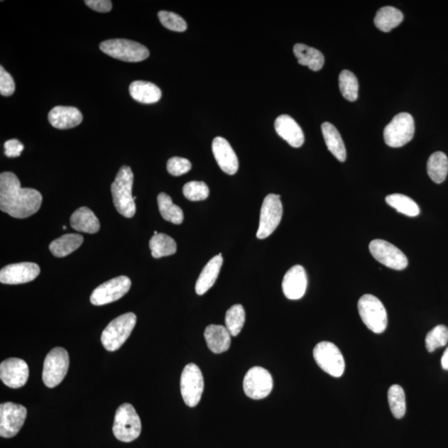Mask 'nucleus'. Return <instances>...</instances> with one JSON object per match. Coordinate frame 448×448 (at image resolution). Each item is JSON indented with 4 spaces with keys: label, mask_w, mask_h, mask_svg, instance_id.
<instances>
[{
    "label": "nucleus",
    "mask_w": 448,
    "mask_h": 448,
    "mask_svg": "<svg viewBox=\"0 0 448 448\" xmlns=\"http://www.w3.org/2000/svg\"><path fill=\"white\" fill-rule=\"evenodd\" d=\"M82 236L76 234H68L61 236L60 238L53 241L49 245V249L53 256L57 258H64L71 254L83 244Z\"/></svg>",
    "instance_id": "nucleus-28"
},
{
    "label": "nucleus",
    "mask_w": 448,
    "mask_h": 448,
    "mask_svg": "<svg viewBox=\"0 0 448 448\" xmlns=\"http://www.w3.org/2000/svg\"><path fill=\"white\" fill-rule=\"evenodd\" d=\"M307 275L301 265H295L288 271L283 280V290L285 297L290 300H299L303 297L307 288Z\"/></svg>",
    "instance_id": "nucleus-18"
},
{
    "label": "nucleus",
    "mask_w": 448,
    "mask_h": 448,
    "mask_svg": "<svg viewBox=\"0 0 448 448\" xmlns=\"http://www.w3.org/2000/svg\"><path fill=\"white\" fill-rule=\"evenodd\" d=\"M69 356L65 349L57 347L47 354L43 364V381L48 388H54L67 376Z\"/></svg>",
    "instance_id": "nucleus-7"
},
{
    "label": "nucleus",
    "mask_w": 448,
    "mask_h": 448,
    "mask_svg": "<svg viewBox=\"0 0 448 448\" xmlns=\"http://www.w3.org/2000/svg\"><path fill=\"white\" fill-rule=\"evenodd\" d=\"M70 223L72 228L78 232L96 234L100 230L99 219L87 207H82L74 212L71 216Z\"/></svg>",
    "instance_id": "nucleus-24"
},
{
    "label": "nucleus",
    "mask_w": 448,
    "mask_h": 448,
    "mask_svg": "<svg viewBox=\"0 0 448 448\" xmlns=\"http://www.w3.org/2000/svg\"><path fill=\"white\" fill-rule=\"evenodd\" d=\"M16 91V83L11 74L4 70L3 66L0 67V93L2 96L9 97Z\"/></svg>",
    "instance_id": "nucleus-41"
},
{
    "label": "nucleus",
    "mask_w": 448,
    "mask_h": 448,
    "mask_svg": "<svg viewBox=\"0 0 448 448\" xmlns=\"http://www.w3.org/2000/svg\"><path fill=\"white\" fill-rule=\"evenodd\" d=\"M29 369L26 361L18 358H9L0 364V378L6 386L18 388L26 385Z\"/></svg>",
    "instance_id": "nucleus-16"
},
{
    "label": "nucleus",
    "mask_w": 448,
    "mask_h": 448,
    "mask_svg": "<svg viewBox=\"0 0 448 448\" xmlns=\"http://www.w3.org/2000/svg\"><path fill=\"white\" fill-rule=\"evenodd\" d=\"M273 388V380L267 369L256 366L250 368L244 380V390L248 398L259 400L267 398Z\"/></svg>",
    "instance_id": "nucleus-12"
},
{
    "label": "nucleus",
    "mask_w": 448,
    "mask_h": 448,
    "mask_svg": "<svg viewBox=\"0 0 448 448\" xmlns=\"http://www.w3.org/2000/svg\"><path fill=\"white\" fill-rule=\"evenodd\" d=\"M4 154L9 158L13 157H18L21 155L24 146L22 143L16 139L7 141L4 143Z\"/></svg>",
    "instance_id": "nucleus-42"
},
{
    "label": "nucleus",
    "mask_w": 448,
    "mask_h": 448,
    "mask_svg": "<svg viewBox=\"0 0 448 448\" xmlns=\"http://www.w3.org/2000/svg\"><path fill=\"white\" fill-rule=\"evenodd\" d=\"M112 431L117 439L123 442H131L139 437L141 418L131 403H123L117 408Z\"/></svg>",
    "instance_id": "nucleus-4"
},
{
    "label": "nucleus",
    "mask_w": 448,
    "mask_h": 448,
    "mask_svg": "<svg viewBox=\"0 0 448 448\" xmlns=\"http://www.w3.org/2000/svg\"><path fill=\"white\" fill-rule=\"evenodd\" d=\"M339 86L342 96L349 102L356 101L359 92V82L354 74L349 70H343L339 77Z\"/></svg>",
    "instance_id": "nucleus-36"
},
{
    "label": "nucleus",
    "mask_w": 448,
    "mask_h": 448,
    "mask_svg": "<svg viewBox=\"0 0 448 448\" xmlns=\"http://www.w3.org/2000/svg\"><path fill=\"white\" fill-rule=\"evenodd\" d=\"M131 280L126 275H120L103 283L93 290L91 302L94 306H103L116 302L129 292Z\"/></svg>",
    "instance_id": "nucleus-13"
},
{
    "label": "nucleus",
    "mask_w": 448,
    "mask_h": 448,
    "mask_svg": "<svg viewBox=\"0 0 448 448\" xmlns=\"http://www.w3.org/2000/svg\"><path fill=\"white\" fill-rule=\"evenodd\" d=\"M157 202H158L160 213L164 219L174 224L183 223V210L173 203L168 195L160 193L157 198Z\"/></svg>",
    "instance_id": "nucleus-32"
},
{
    "label": "nucleus",
    "mask_w": 448,
    "mask_h": 448,
    "mask_svg": "<svg viewBox=\"0 0 448 448\" xmlns=\"http://www.w3.org/2000/svg\"><path fill=\"white\" fill-rule=\"evenodd\" d=\"M448 342V328L439 324L427 333L425 344L428 352L445 346Z\"/></svg>",
    "instance_id": "nucleus-37"
},
{
    "label": "nucleus",
    "mask_w": 448,
    "mask_h": 448,
    "mask_svg": "<svg viewBox=\"0 0 448 448\" xmlns=\"http://www.w3.org/2000/svg\"><path fill=\"white\" fill-rule=\"evenodd\" d=\"M403 21V14L398 9L391 6L383 7L376 13V26L382 32L388 33L400 26Z\"/></svg>",
    "instance_id": "nucleus-29"
},
{
    "label": "nucleus",
    "mask_w": 448,
    "mask_h": 448,
    "mask_svg": "<svg viewBox=\"0 0 448 448\" xmlns=\"http://www.w3.org/2000/svg\"><path fill=\"white\" fill-rule=\"evenodd\" d=\"M40 273V268L33 263H21L6 266L0 271V282L18 285L32 282Z\"/></svg>",
    "instance_id": "nucleus-17"
},
{
    "label": "nucleus",
    "mask_w": 448,
    "mask_h": 448,
    "mask_svg": "<svg viewBox=\"0 0 448 448\" xmlns=\"http://www.w3.org/2000/svg\"><path fill=\"white\" fill-rule=\"evenodd\" d=\"M442 367L445 371H448V347L442 357Z\"/></svg>",
    "instance_id": "nucleus-44"
},
{
    "label": "nucleus",
    "mask_w": 448,
    "mask_h": 448,
    "mask_svg": "<svg viewBox=\"0 0 448 448\" xmlns=\"http://www.w3.org/2000/svg\"><path fill=\"white\" fill-rule=\"evenodd\" d=\"M134 175L129 166L121 167L111 186L113 203L119 213L131 219L135 215V198L132 196Z\"/></svg>",
    "instance_id": "nucleus-2"
},
{
    "label": "nucleus",
    "mask_w": 448,
    "mask_h": 448,
    "mask_svg": "<svg viewBox=\"0 0 448 448\" xmlns=\"http://www.w3.org/2000/svg\"><path fill=\"white\" fill-rule=\"evenodd\" d=\"M275 129L278 134L294 148L304 144L305 136L301 126L292 116L282 115L275 121Z\"/></svg>",
    "instance_id": "nucleus-20"
},
{
    "label": "nucleus",
    "mask_w": 448,
    "mask_h": 448,
    "mask_svg": "<svg viewBox=\"0 0 448 448\" xmlns=\"http://www.w3.org/2000/svg\"><path fill=\"white\" fill-rule=\"evenodd\" d=\"M129 92L133 99L143 103V104H153L160 100L162 93L158 87L154 83L136 81L129 87Z\"/></svg>",
    "instance_id": "nucleus-25"
},
{
    "label": "nucleus",
    "mask_w": 448,
    "mask_h": 448,
    "mask_svg": "<svg viewBox=\"0 0 448 448\" xmlns=\"http://www.w3.org/2000/svg\"><path fill=\"white\" fill-rule=\"evenodd\" d=\"M313 356L318 366L329 376L336 378L343 376L346 363L336 344L328 342L317 344L314 348Z\"/></svg>",
    "instance_id": "nucleus-9"
},
{
    "label": "nucleus",
    "mask_w": 448,
    "mask_h": 448,
    "mask_svg": "<svg viewBox=\"0 0 448 448\" xmlns=\"http://www.w3.org/2000/svg\"><path fill=\"white\" fill-rule=\"evenodd\" d=\"M212 150L222 170L230 175L237 173L239 165L238 156L227 140L216 137L212 144Z\"/></svg>",
    "instance_id": "nucleus-19"
},
{
    "label": "nucleus",
    "mask_w": 448,
    "mask_h": 448,
    "mask_svg": "<svg viewBox=\"0 0 448 448\" xmlns=\"http://www.w3.org/2000/svg\"><path fill=\"white\" fill-rule=\"evenodd\" d=\"M386 203L395 209L398 213L408 217H416L420 214V209L415 200L400 194L388 195Z\"/></svg>",
    "instance_id": "nucleus-33"
},
{
    "label": "nucleus",
    "mask_w": 448,
    "mask_h": 448,
    "mask_svg": "<svg viewBox=\"0 0 448 448\" xmlns=\"http://www.w3.org/2000/svg\"><path fill=\"white\" fill-rule=\"evenodd\" d=\"M283 208L280 196L270 194L266 196L261 208L259 227L257 237L265 239L272 235L280 223Z\"/></svg>",
    "instance_id": "nucleus-10"
},
{
    "label": "nucleus",
    "mask_w": 448,
    "mask_h": 448,
    "mask_svg": "<svg viewBox=\"0 0 448 448\" xmlns=\"http://www.w3.org/2000/svg\"><path fill=\"white\" fill-rule=\"evenodd\" d=\"M358 310L363 322L376 334H381L388 326V316L381 300L371 294L364 295L358 302Z\"/></svg>",
    "instance_id": "nucleus-5"
},
{
    "label": "nucleus",
    "mask_w": 448,
    "mask_h": 448,
    "mask_svg": "<svg viewBox=\"0 0 448 448\" xmlns=\"http://www.w3.org/2000/svg\"><path fill=\"white\" fill-rule=\"evenodd\" d=\"M192 165L189 160L181 157H172L167 163V170L174 176L183 175L191 170Z\"/></svg>",
    "instance_id": "nucleus-40"
},
{
    "label": "nucleus",
    "mask_w": 448,
    "mask_h": 448,
    "mask_svg": "<svg viewBox=\"0 0 448 448\" xmlns=\"http://www.w3.org/2000/svg\"><path fill=\"white\" fill-rule=\"evenodd\" d=\"M369 252L378 262L393 270L401 271L408 267V261L400 249L387 241L373 240L369 244Z\"/></svg>",
    "instance_id": "nucleus-15"
},
{
    "label": "nucleus",
    "mask_w": 448,
    "mask_h": 448,
    "mask_svg": "<svg viewBox=\"0 0 448 448\" xmlns=\"http://www.w3.org/2000/svg\"><path fill=\"white\" fill-rule=\"evenodd\" d=\"M27 417L26 408L11 402L0 405V436L11 438L21 431Z\"/></svg>",
    "instance_id": "nucleus-14"
},
{
    "label": "nucleus",
    "mask_w": 448,
    "mask_h": 448,
    "mask_svg": "<svg viewBox=\"0 0 448 448\" xmlns=\"http://www.w3.org/2000/svg\"><path fill=\"white\" fill-rule=\"evenodd\" d=\"M324 142L328 150L341 162L346 160V150L344 143L336 126L329 122H324L322 126Z\"/></svg>",
    "instance_id": "nucleus-26"
},
{
    "label": "nucleus",
    "mask_w": 448,
    "mask_h": 448,
    "mask_svg": "<svg viewBox=\"0 0 448 448\" xmlns=\"http://www.w3.org/2000/svg\"><path fill=\"white\" fill-rule=\"evenodd\" d=\"M62 229H67L66 226H63Z\"/></svg>",
    "instance_id": "nucleus-45"
},
{
    "label": "nucleus",
    "mask_w": 448,
    "mask_h": 448,
    "mask_svg": "<svg viewBox=\"0 0 448 448\" xmlns=\"http://www.w3.org/2000/svg\"><path fill=\"white\" fill-rule=\"evenodd\" d=\"M137 318L134 313L129 312L113 319L102 334V343L108 351L119 349L129 338L135 328Z\"/></svg>",
    "instance_id": "nucleus-3"
},
{
    "label": "nucleus",
    "mask_w": 448,
    "mask_h": 448,
    "mask_svg": "<svg viewBox=\"0 0 448 448\" xmlns=\"http://www.w3.org/2000/svg\"><path fill=\"white\" fill-rule=\"evenodd\" d=\"M82 119L81 111L72 106H55L48 113L50 124L60 130L76 127L81 124Z\"/></svg>",
    "instance_id": "nucleus-21"
},
{
    "label": "nucleus",
    "mask_w": 448,
    "mask_h": 448,
    "mask_svg": "<svg viewBox=\"0 0 448 448\" xmlns=\"http://www.w3.org/2000/svg\"><path fill=\"white\" fill-rule=\"evenodd\" d=\"M223 263V257H222V254L219 253V255L214 256V257L206 264L196 282L195 292L197 294L200 295H204L213 287L217 279H218Z\"/></svg>",
    "instance_id": "nucleus-23"
},
{
    "label": "nucleus",
    "mask_w": 448,
    "mask_h": 448,
    "mask_svg": "<svg viewBox=\"0 0 448 448\" xmlns=\"http://www.w3.org/2000/svg\"><path fill=\"white\" fill-rule=\"evenodd\" d=\"M415 121L410 114L402 112L393 117L383 130V138L388 146L402 147L411 141L415 136Z\"/></svg>",
    "instance_id": "nucleus-8"
},
{
    "label": "nucleus",
    "mask_w": 448,
    "mask_h": 448,
    "mask_svg": "<svg viewBox=\"0 0 448 448\" xmlns=\"http://www.w3.org/2000/svg\"><path fill=\"white\" fill-rule=\"evenodd\" d=\"M85 4L93 11L99 13L110 12L112 8V3L109 0H86Z\"/></svg>",
    "instance_id": "nucleus-43"
},
{
    "label": "nucleus",
    "mask_w": 448,
    "mask_h": 448,
    "mask_svg": "<svg viewBox=\"0 0 448 448\" xmlns=\"http://www.w3.org/2000/svg\"><path fill=\"white\" fill-rule=\"evenodd\" d=\"M388 400L393 415L400 420L405 415L406 400L403 388L398 385H393L388 391Z\"/></svg>",
    "instance_id": "nucleus-35"
},
{
    "label": "nucleus",
    "mask_w": 448,
    "mask_h": 448,
    "mask_svg": "<svg viewBox=\"0 0 448 448\" xmlns=\"http://www.w3.org/2000/svg\"><path fill=\"white\" fill-rule=\"evenodd\" d=\"M181 395L187 405L194 408L199 405L204 390V376L199 366L187 364L180 378Z\"/></svg>",
    "instance_id": "nucleus-11"
},
{
    "label": "nucleus",
    "mask_w": 448,
    "mask_h": 448,
    "mask_svg": "<svg viewBox=\"0 0 448 448\" xmlns=\"http://www.w3.org/2000/svg\"><path fill=\"white\" fill-rule=\"evenodd\" d=\"M427 174L436 184H442L448 174V159L443 152L437 151L428 159Z\"/></svg>",
    "instance_id": "nucleus-30"
},
{
    "label": "nucleus",
    "mask_w": 448,
    "mask_h": 448,
    "mask_svg": "<svg viewBox=\"0 0 448 448\" xmlns=\"http://www.w3.org/2000/svg\"><path fill=\"white\" fill-rule=\"evenodd\" d=\"M245 310L242 305H234L228 310L225 316V327L228 329L231 336H239L245 323Z\"/></svg>",
    "instance_id": "nucleus-34"
},
{
    "label": "nucleus",
    "mask_w": 448,
    "mask_h": 448,
    "mask_svg": "<svg viewBox=\"0 0 448 448\" xmlns=\"http://www.w3.org/2000/svg\"><path fill=\"white\" fill-rule=\"evenodd\" d=\"M150 248L152 257L160 258L173 255L177 251L175 241L164 234L154 235L150 240Z\"/></svg>",
    "instance_id": "nucleus-31"
},
{
    "label": "nucleus",
    "mask_w": 448,
    "mask_h": 448,
    "mask_svg": "<svg viewBox=\"0 0 448 448\" xmlns=\"http://www.w3.org/2000/svg\"><path fill=\"white\" fill-rule=\"evenodd\" d=\"M231 337L228 329L220 324H210L204 332L207 346L214 354L228 351L231 346Z\"/></svg>",
    "instance_id": "nucleus-22"
},
{
    "label": "nucleus",
    "mask_w": 448,
    "mask_h": 448,
    "mask_svg": "<svg viewBox=\"0 0 448 448\" xmlns=\"http://www.w3.org/2000/svg\"><path fill=\"white\" fill-rule=\"evenodd\" d=\"M183 194L190 201H203L208 198L209 189L204 182L191 181L184 186Z\"/></svg>",
    "instance_id": "nucleus-38"
},
{
    "label": "nucleus",
    "mask_w": 448,
    "mask_h": 448,
    "mask_svg": "<svg viewBox=\"0 0 448 448\" xmlns=\"http://www.w3.org/2000/svg\"><path fill=\"white\" fill-rule=\"evenodd\" d=\"M293 52L299 64L307 66L312 71H319L324 66V55L316 48L297 43L293 48Z\"/></svg>",
    "instance_id": "nucleus-27"
},
{
    "label": "nucleus",
    "mask_w": 448,
    "mask_h": 448,
    "mask_svg": "<svg viewBox=\"0 0 448 448\" xmlns=\"http://www.w3.org/2000/svg\"><path fill=\"white\" fill-rule=\"evenodd\" d=\"M101 50L113 58L128 62L146 60L150 56L148 48L139 43L128 39H110L100 44Z\"/></svg>",
    "instance_id": "nucleus-6"
},
{
    "label": "nucleus",
    "mask_w": 448,
    "mask_h": 448,
    "mask_svg": "<svg viewBox=\"0 0 448 448\" xmlns=\"http://www.w3.org/2000/svg\"><path fill=\"white\" fill-rule=\"evenodd\" d=\"M43 196L40 192L21 188V181L12 172L0 175V209L13 218L26 219L40 209Z\"/></svg>",
    "instance_id": "nucleus-1"
},
{
    "label": "nucleus",
    "mask_w": 448,
    "mask_h": 448,
    "mask_svg": "<svg viewBox=\"0 0 448 448\" xmlns=\"http://www.w3.org/2000/svg\"><path fill=\"white\" fill-rule=\"evenodd\" d=\"M158 17L162 26L171 31L181 33L187 29L185 19L173 12L162 11L159 12Z\"/></svg>",
    "instance_id": "nucleus-39"
}]
</instances>
